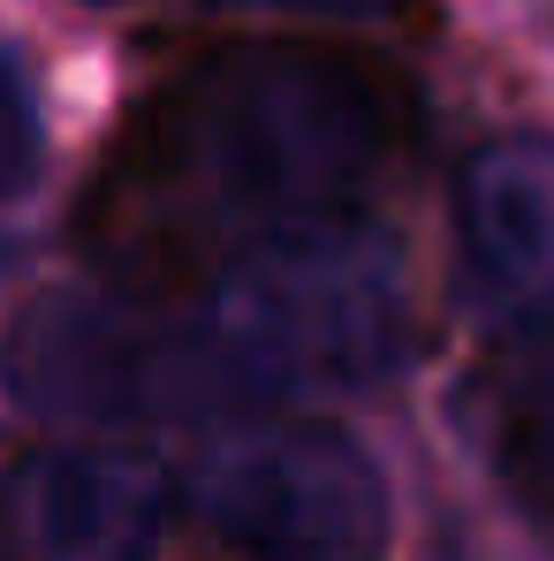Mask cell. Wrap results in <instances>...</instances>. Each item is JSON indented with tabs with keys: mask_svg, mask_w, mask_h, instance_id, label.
<instances>
[{
	"mask_svg": "<svg viewBox=\"0 0 554 561\" xmlns=\"http://www.w3.org/2000/svg\"><path fill=\"white\" fill-rule=\"evenodd\" d=\"M418 92L335 46H236L160 92L99 175L84 236L122 266H183L296 220L350 213L410 145Z\"/></svg>",
	"mask_w": 554,
	"mask_h": 561,
	"instance_id": "obj_1",
	"label": "cell"
},
{
	"mask_svg": "<svg viewBox=\"0 0 554 561\" xmlns=\"http://www.w3.org/2000/svg\"><path fill=\"white\" fill-rule=\"evenodd\" d=\"M410 357L395 243L350 220H296L236 243L183 319L137 311L129 417H228L319 387H372Z\"/></svg>",
	"mask_w": 554,
	"mask_h": 561,
	"instance_id": "obj_2",
	"label": "cell"
},
{
	"mask_svg": "<svg viewBox=\"0 0 554 561\" xmlns=\"http://www.w3.org/2000/svg\"><path fill=\"white\" fill-rule=\"evenodd\" d=\"M197 516L244 561H380L387 485L335 425L236 433L197 463Z\"/></svg>",
	"mask_w": 554,
	"mask_h": 561,
	"instance_id": "obj_3",
	"label": "cell"
},
{
	"mask_svg": "<svg viewBox=\"0 0 554 561\" xmlns=\"http://www.w3.org/2000/svg\"><path fill=\"white\" fill-rule=\"evenodd\" d=\"M168 493L114 448H23L0 463V561H152Z\"/></svg>",
	"mask_w": 554,
	"mask_h": 561,
	"instance_id": "obj_4",
	"label": "cell"
},
{
	"mask_svg": "<svg viewBox=\"0 0 554 561\" xmlns=\"http://www.w3.org/2000/svg\"><path fill=\"white\" fill-rule=\"evenodd\" d=\"M463 274L517 342L554 334V145H494L463 168Z\"/></svg>",
	"mask_w": 554,
	"mask_h": 561,
	"instance_id": "obj_5",
	"label": "cell"
},
{
	"mask_svg": "<svg viewBox=\"0 0 554 561\" xmlns=\"http://www.w3.org/2000/svg\"><path fill=\"white\" fill-rule=\"evenodd\" d=\"M486 440H494V463L509 470V485L554 508V334L517 342V365L494 379Z\"/></svg>",
	"mask_w": 554,
	"mask_h": 561,
	"instance_id": "obj_6",
	"label": "cell"
},
{
	"mask_svg": "<svg viewBox=\"0 0 554 561\" xmlns=\"http://www.w3.org/2000/svg\"><path fill=\"white\" fill-rule=\"evenodd\" d=\"M46 168V122H38V84L31 61L0 46V197H23Z\"/></svg>",
	"mask_w": 554,
	"mask_h": 561,
	"instance_id": "obj_7",
	"label": "cell"
},
{
	"mask_svg": "<svg viewBox=\"0 0 554 561\" xmlns=\"http://www.w3.org/2000/svg\"><path fill=\"white\" fill-rule=\"evenodd\" d=\"M267 8H296V15H380V8H403V0H267Z\"/></svg>",
	"mask_w": 554,
	"mask_h": 561,
	"instance_id": "obj_8",
	"label": "cell"
},
{
	"mask_svg": "<svg viewBox=\"0 0 554 561\" xmlns=\"http://www.w3.org/2000/svg\"><path fill=\"white\" fill-rule=\"evenodd\" d=\"M84 8H114V0H84Z\"/></svg>",
	"mask_w": 554,
	"mask_h": 561,
	"instance_id": "obj_9",
	"label": "cell"
}]
</instances>
